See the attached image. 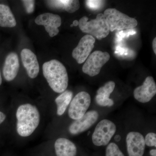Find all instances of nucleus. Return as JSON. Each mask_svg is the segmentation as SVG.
Segmentation results:
<instances>
[{
	"instance_id": "13",
	"label": "nucleus",
	"mask_w": 156,
	"mask_h": 156,
	"mask_svg": "<svg viewBox=\"0 0 156 156\" xmlns=\"http://www.w3.org/2000/svg\"><path fill=\"white\" fill-rule=\"evenodd\" d=\"M23 64L29 76L34 79L38 75L40 67L35 54L29 49H24L21 52Z\"/></svg>"
},
{
	"instance_id": "27",
	"label": "nucleus",
	"mask_w": 156,
	"mask_h": 156,
	"mask_svg": "<svg viewBox=\"0 0 156 156\" xmlns=\"http://www.w3.org/2000/svg\"><path fill=\"white\" fill-rule=\"evenodd\" d=\"M121 137L119 135H116L115 136V141H117V142L119 141L120 140H121Z\"/></svg>"
},
{
	"instance_id": "10",
	"label": "nucleus",
	"mask_w": 156,
	"mask_h": 156,
	"mask_svg": "<svg viewBox=\"0 0 156 156\" xmlns=\"http://www.w3.org/2000/svg\"><path fill=\"white\" fill-rule=\"evenodd\" d=\"M99 115L96 111L87 112L80 119L75 120L69 127L71 134L75 135L89 129L98 119Z\"/></svg>"
},
{
	"instance_id": "22",
	"label": "nucleus",
	"mask_w": 156,
	"mask_h": 156,
	"mask_svg": "<svg viewBox=\"0 0 156 156\" xmlns=\"http://www.w3.org/2000/svg\"><path fill=\"white\" fill-rule=\"evenodd\" d=\"M22 2L28 14H31L34 11L35 1L33 0H24Z\"/></svg>"
},
{
	"instance_id": "17",
	"label": "nucleus",
	"mask_w": 156,
	"mask_h": 156,
	"mask_svg": "<svg viewBox=\"0 0 156 156\" xmlns=\"http://www.w3.org/2000/svg\"><path fill=\"white\" fill-rule=\"evenodd\" d=\"M47 4L50 8L65 10L69 13H72L77 11L80 8V3L76 0H60L48 1Z\"/></svg>"
},
{
	"instance_id": "3",
	"label": "nucleus",
	"mask_w": 156,
	"mask_h": 156,
	"mask_svg": "<svg viewBox=\"0 0 156 156\" xmlns=\"http://www.w3.org/2000/svg\"><path fill=\"white\" fill-rule=\"evenodd\" d=\"M89 18L84 16L79 21V27L83 32L95 37L98 40L104 38L109 34V29L102 13L97 14L96 18L88 21Z\"/></svg>"
},
{
	"instance_id": "30",
	"label": "nucleus",
	"mask_w": 156,
	"mask_h": 156,
	"mask_svg": "<svg viewBox=\"0 0 156 156\" xmlns=\"http://www.w3.org/2000/svg\"><path fill=\"white\" fill-rule=\"evenodd\" d=\"M70 26H71V27H73V24H72V25H71Z\"/></svg>"
},
{
	"instance_id": "7",
	"label": "nucleus",
	"mask_w": 156,
	"mask_h": 156,
	"mask_svg": "<svg viewBox=\"0 0 156 156\" xmlns=\"http://www.w3.org/2000/svg\"><path fill=\"white\" fill-rule=\"evenodd\" d=\"M91 98L89 93L81 92L75 96L70 104L68 114L73 119H80L87 112L91 104Z\"/></svg>"
},
{
	"instance_id": "8",
	"label": "nucleus",
	"mask_w": 156,
	"mask_h": 156,
	"mask_svg": "<svg viewBox=\"0 0 156 156\" xmlns=\"http://www.w3.org/2000/svg\"><path fill=\"white\" fill-rule=\"evenodd\" d=\"M95 41L94 37L89 34L84 36L80 40L72 52L73 58L79 64H82L87 60L94 48Z\"/></svg>"
},
{
	"instance_id": "6",
	"label": "nucleus",
	"mask_w": 156,
	"mask_h": 156,
	"mask_svg": "<svg viewBox=\"0 0 156 156\" xmlns=\"http://www.w3.org/2000/svg\"><path fill=\"white\" fill-rule=\"evenodd\" d=\"M110 58V56L108 52H103L100 50L94 51L86 60L82 68L83 72L91 77L97 76Z\"/></svg>"
},
{
	"instance_id": "5",
	"label": "nucleus",
	"mask_w": 156,
	"mask_h": 156,
	"mask_svg": "<svg viewBox=\"0 0 156 156\" xmlns=\"http://www.w3.org/2000/svg\"><path fill=\"white\" fill-rule=\"evenodd\" d=\"M116 131V126L110 120H101L98 124L92 134V142L97 146L106 145L109 143Z\"/></svg>"
},
{
	"instance_id": "14",
	"label": "nucleus",
	"mask_w": 156,
	"mask_h": 156,
	"mask_svg": "<svg viewBox=\"0 0 156 156\" xmlns=\"http://www.w3.org/2000/svg\"><path fill=\"white\" fill-rule=\"evenodd\" d=\"M19 58L17 53H11L8 54L5 60L3 68V74L7 81L14 80L19 71Z\"/></svg>"
},
{
	"instance_id": "29",
	"label": "nucleus",
	"mask_w": 156,
	"mask_h": 156,
	"mask_svg": "<svg viewBox=\"0 0 156 156\" xmlns=\"http://www.w3.org/2000/svg\"><path fill=\"white\" fill-rule=\"evenodd\" d=\"M2 83V75H1V70H0V86Z\"/></svg>"
},
{
	"instance_id": "25",
	"label": "nucleus",
	"mask_w": 156,
	"mask_h": 156,
	"mask_svg": "<svg viewBox=\"0 0 156 156\" xmlns=\"http://www.w3.org/2000/svg\"><path fill=\"white\" fill-rule=\"evenodd\" d=\"M152 46L154 53L156 54V37H155L153 41Z\"/></svg>"
},
{
	"instance_id": "28",
	"label": "nucleus",
	"mask_w": 156,
	"mask_h": 156,
	"mask_svg": "<svg viewBox=\"0 0 156 156\" xmlns=\"http://www.w3.org/2000/svg\"><path fill=\"white\" fill-rule=\"evenodd\" d=\"M73 26L76 27L79 25V21L77 20H75L73 22Z\"/></svg>"
},
{
	"instance_id": "2",
	"label": "nucleus",
	"mask_w": 156,
	"mask_h": 156,
	"mask_svg": "<svg viewBox=\"0 0 156 156\" xmlns=\"http://www.w3.org/2000/svg\"><path fill=\"white\" fill-rule=\"evenodd\" d=\"M16 117L17 133L23 137L32 134L40 123V114L37 108L30 104L20 105L17 108Z\"/></svg>"
},
{
	"instance_id": "24",
	"label": "nucleus",
	"mask_w": 156,
	"mask_h": 156,
	"mask_svg": "<svg viewBox=\"0 0 156 156\" xmlns=\"http://www.w3.org/2000/svg\"><path fill=\"white\" fill-rule=\"evenodd\" d=\"M6 119V115L5 114L0 112V125L5 121Z\"/></svg>"
},
{
	"instance_id": "19",
	"label": "nucleus",
	"mask_w": 156,
	"mask_h": 156,
	"mask_svg": "<svg viewBox=\"0 0 156 156\" xmlns=\"http://www.w3.org/2000/svg\"><path fill=\"white\" fill-rule=\"evenodd\" d=\"M73 96L72 92L69 90H65L56 98L55 101L57 105V114L58 115H62L64 113L71 101Z\"/></svg>"
},
{
	"instance_id": "12",
	"label": "nucleus",
	"mask_w": 156,
	"mask_h": 156,
	"mask_svg": "<svg viewBox=\"0 0 156 156\" xmlns=\"http://www.w3.org/2000/svg\"><path fill=\"white\" fill-rule=\"evenodd\" d=\"M126 144L128 156H143L145 143L142 134L134 131L129 132L126 136Z\"/></svg>"
},
{
	"instance_id": "26",
	"label": "nucleus",
	"mask_w": 156,
	"mask_h": 156,
	"mask_svg": "<svg viewBox=\"0 0 156 156\" xmlns=\"http://www.w3.org/2000/svg\"><path fill=\"white\" fill-rule=\"evenodd\" d=\"M150 154L152 156H156V149L151 150L150 151Z\"/></svg>"
},
{
	"instance_id": "20",
	"label": "nucleus",
	"mask_w": 156,
	"mask_h": 156,
	"mask_svg": "<svg viewBox=\"0 0 156 156\" xmlns=\"http://www.w3.org/2000/svg\"><path fill=\"white\" fill-rule=\"evenodd\" d=\"M105 156H125L119 147L114 143H111L108 145Z\"/></svg>"
},
{
	"instance_id": "23",
	"label": "nucleus",
	"mask_w": 156,
	"mask_h": 156,
	"mask_svg": "<svg viewBox=\"0 0 156 156\" xmlns=\"http://www.w3.org/2000/svg\"><path fill=\"white\" fill-rule=\"evenodd\" d=\"M104 1H86V3L87 6L92 9H97L99 8Z\"/></svg>"
},
{
	"instance_id": "21",
	"label": "nucleus",
	"mask_w": 156,
	"mask_h": 156,
	"mask_svg": "<svg viewBox=\"0 0 156 156\" xmlns=\"http://www.w3.org/2000/svg\"><path fill=\"white\" fill-rule=\"evenodd\" d=\"M145 145L149 147H156V134L155 133H148L145 136Z\"/></svg>"
},
{
	"instance_id": "18",
	"label": "nucleus",
	"mask_w": 156,
	"mask_h": 156,
	"mask_svg": "<svg viewBox=\"0 0 156 156\" xmlns=\"http://www.w3.org/2000/svg\"><path fill=\"white\" fill-rule=\"evenodd\" d=\"M17 24L16 20L9 6L0 4V27H13Z\"/></svg>"
},
{
	"instance_id": "9",
	"label": "nucleus",
	"mask_w": 156,
	"mask_h": 156,
	"mask_svg": "<svg viewBox=\"0 0 156 156\" xmlns=\"http://www.w3.org/2000/svg\"><path fill=\"white\" fill-rule=\"evenodd\" d=\"M36 23L44 26L46 31L50 37L57 35L61 25V18L59 15L50 13H45L37 16L35 20Z\"/></svg>"
},
{
	"instance_id": "15",
	"label": "nucleus",
	"mask_w": 156,
	"mask_h": 156,
	"mask_svg": "<svg viewBox=\"0 0 156 156\" xmlns=\"http://www.w3.org/2000/svg\"><path fill=\"white\" fill-rule=\"evenodd\" d=\"M115 83L113 81H109L101 87L97 91L95 101L98 105L101 106L111 107L113 105L114 101L109 98L110 95L113 92Z\"/></svg>"
},
{
	"instance_id": "11",
	"label": "nucleus",
	"mask_w": 156,
	"mask_h": 156,
	"mask_svg": "<svg viewBox=\"0 0 156 156\" xmlns=\"http://www.w3.org/2000/svg\"><path fill=\"white\" fill-rule=\"evenodd\" d=\"M156 94V83L151 76L146 78L142 86L136 87L134 91V98L141 103L150 101Z\"/></svg>"
},
{
	"instance_id": "4",
	"label": "nucleus",
	"mask_w": 156,
	"mask_h": 156,
	"mask_svg": "<svg viewBox=\"0 0 156 156\" xmlns=\"http://www.w3.org/2000/svg\"><path fill=\"white\" fill-rule=\"evenodd\" d=\"M110 31L122 30L136 27L137 21L115 9H108L103 13Z\"/></svg>"
},
{
	"instance_id": "1",
	"label": "nucleus",
	"mask_w": 156,
	"mask_h": 156,
	"mask_svg": "<svg viewBox=\"0 0 156 156\" xmlns=\"http://www.w3.org/2000/svg\"><path fill=\"white\" fill-rule=\"evenodd\" d=\"M44 76L50 88L57 93H62L67 89L68 76L66 68L61 62L53 59L45 62L43 66Z\"/></svg>"
},
{
	"instance_id": "16",
	"label": "nucleus",
	"mask_w": 156,
	"mask_h": 156,
	"mask_svg": "<svg viewBox=\"0 0 156 156\" xmlns=\"http://www.w3.org/2000/svg\"><path fill=\"white\" fill-rule=\"evenodd\" d=\"M55 149L57 156H75L77 148L75 144L69 140L59 138L55 143Z\"/></svg>"
}]
</instances>
